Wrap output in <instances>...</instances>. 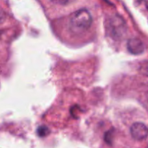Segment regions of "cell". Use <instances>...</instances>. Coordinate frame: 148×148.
<instances>
[{"label": "cell", "instance_id": "6da1fadb", "mask_svg": "<svg viewBox=\"0 0 148 148\" xmlns=\"http://www.w3.org/2000/svg\"><path fill=\"white\" fill-rule=\"evenodd\" d=\"M92 17L90 12L85 9L76 11L69 19V26L71 31L77 34L85 33L90 27Z\"/></svg>", "mask_w": 148, "mask_h": 148}, {"label": "cell", "instance_id": "7a4b0ae2", "mask_svg": "<svg viewBox=\"0 0 148 148\" xmlns=\"http://www.w3.org/2000/svg\"><path fill=\"white\" fill-rule=\"evenodd\" d=\"M127 28L124 20L119 16H114L108 22V31L114 38H120L124 34Z\"/></svg>", "mask_w": 148, "mask_h": 148}, {"label": "cell", "instance_id": "3957f363", "mask_svg": "<svg viewBox=\"0 0 148 148\" xmlns=\"http://www.w3.org/2000/svg\"><path fill=\"white\" fill-rule=\"evenodd\" d=\"M130 133L134 140H143L148 136V127L143 123L136 122L132 125Z\"/></svg>", "mask_w": 148, "mask_h": 148}, {"label": "cell", "instance_id": "277c9868", "mask_svg": "<svg viewBox=\"0 0 148 148\" xmlns=\"http://www.w3.org/2000/svg\"><path fill=\"white\" fill-rule=\"evenodd\" d=\"M127 49L134 55L141 54L145 51V45L139 38H131L127 42Z\"/></svg>", "mask_w": 148, "mask_h": 148}, {"label": "cell", "instance_id": "5b68a950", "mask_svg": "<svg viewBox=\"0 0 148 148\" xmlns=\"http://www.w3.org/2000/svg\"><path fill=\"white\" fill-rule=\"evenodd\" d=\"M37 132L40 137H45V136H46L49 133V130L46 127L42 126V127H40L38 129Z\"/></svg>", "mask_w": 148, "mask_h": 148}, {"label": "cell", "instance_id": "8992f818", "mask_svg": "<svg viewBox=\"0 0 148 148\" xmlns=\"http://www.w3.org/2000/svg\"><path fill=\"white\" fill-rule=\"evenodd\" d=\"M51 1L55 4H60V5H66V4L72 2L73 0H51Z\"/></svg>", "mask_w": 148, "mask_h": 148}, {"label": "cell", "instance_id": "52a82bcc", "mask_svg": "<svg viewBox=\"0 0 148 148\" xmlns=\"http://www.w3.org/2000/svg\"><path fill=\"white\" fill-rule=\"evenodd\" d=\"M6 19V14L4 10L0 7V23H3Z\"/></svg>", "mask_w": 148, "mask_h": 148}, {"label": "cell", "instance_id": "ba28073f", "mask_svg": "<svg viewBox=\"0 0 148 148\" xmlns=\"http://www.w3.org/2000/svg\"><path fill=\"white\" fill-rule=\"evenodd\" d=\"M145 6H146V8H147V10H148V1H146V3H145Z\"/></svg>", "mask_w": 148, "mask_h": 148}]
</instances>
